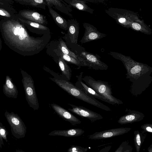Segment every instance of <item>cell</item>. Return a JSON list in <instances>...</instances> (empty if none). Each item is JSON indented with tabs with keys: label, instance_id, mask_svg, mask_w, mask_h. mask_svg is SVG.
<instances>
[{
	"label": "cell",
	"instance_id": "cell-16",
	"mask_svg": "<svg viewBox=\"0 0 152 152\" xmlns=\"http://www.w3.org/2000/svg\"><path fill=\"white\" fill-rule=\"evenodd\" d=\"M2 90L4 94L8 97L16 99L18 97V91L17 87L12 78L8 75L6 77Z\"/></svg>",
	"mask_w": 152,
	"mask_h": 152
},
{
	"label": "cell",
	"instance_id": "cell-12",
	"mask_svg": "<svg viewBox=\"0 0 152 152\" xmlns=\"http://www.w3.org/2000/svg\"><path fill=\"white\" fill-rule=\"evenodd\" d=\"M83 26L85 31L84 35L80 41L81 44L99 39L107 36L106 34L99 31L95 27L90 23H84Z\"/></svg>",
	"mask_w": 152,
	"mask_h": 152
},
{
	"label": "cell",
	"instance_id": "cell-4",
	"mask_svg": "<svg viewBox=\"0 0 152 152\" xmlns=\"http://www.w3.org/2000/svg\"><path fill=\"white\" fill-rule=\"evenodd\" d=\"M105 11L118 24L128 29L133 22L139 18L136 13L126 9L110 7Z\"/></svg>",
	"mask_w": 152,
	"mask_h": 152
},
{
	"label": "cell",
	"instance_id": "cell-13",
	"mask_svg": "<svg viewBox=\"0 0 152 152\" xmlns=\"http://www.w3.org/2000/svg\"><path fill=\"white\" fill-rule=\"evenodd\" d=\"M50 105L59 116L70 123L72 125H76L81 123L80 119L60 106L54 103H51Z\"/></svg>",
	"mask_w": 152,
	"mask_h": 152
},
{
	"label": "cell",
	"instance_id": "cell-11",
	"mask_svg": "<svg viewBox=\"0 0 152 152\" xmlns=\"http://www.w3.org/2000/svg\"><path fill=\"white\" fill-rule=\"evenodd\" d=\"M67 104L71 107V108L68 109L69 111L82 118L89 120L91 122L103 118V117L100 114L83 107L70 103Z\"/></svg>",
	"mask_w": 152,
	"mask_h": 152
},
{
	"label": "cell",
	"instance_id": "cell-3",
	"mask_svg": "<svg viewBox=\"0 0 152 152\" xmlns=\"http://www.w3.org/2000/svg\"><path fill=\"white\" fill-rule=\"evenodd\" d=\"M82 80L88 86L105 98L109 104L114 105L123 103L121 100L113 95L111 86L107 82L100 80H96L89 76L82 77Z\"/></svg>",
	"mask_w": 152,
	"mask_h": 152
},
{
	"label": "cell",
	"instance_id": "cell-19",
	"mask_svg": "<svg viewBox=\"0 0 152 152\" xmlns=\"http://www.w3.org/2000/svg\"><path fill=\"white\" fill-rule=\"evenodd\" d=\"M71 7L76 9L88 12L91 14L94 13V10L88 6L85 0H63Z\"/></svg>",
	"mask_w": 152,
	"mask_h": 152
},
{
	"label": "cell",
	"instance_id": "cell-37",
	"mask_svg": "<svg viewBox=\"0 0 152 152\" xmlns=\"http://www.w3.org/2000/svg\"><path fill=\"white\" fill-rule=\"evenodd\" d=\"M16 152H25L23 151H22L20 150H16Z\"/></svg>",
	"mask_w": 152,
	"mask_h": 152
},
{
	"label": "cell",
	"instance_id": "cell-9",
	"mask_svg": "<svg viewBox=\"0 0 152 152\" xmlns=\"http://www.w3.org/2000/svg\"><path fill=\"white\" fill-rule=\"evenodd\" d=\"M67 33L62 37L65 41L72 45L78 46V37L79 33V24L74 19H68L67 20Z\"/></svg>",
	"mask_w": 152,
	"mask_h": 152
},
{
	"label": "cell",
	"instance_id": "cell-21",
	"mask_svg": "<svg viewBox=\"0 0 152 152\" xmlns=\"http://www.w3.org/2000/svg\"><path fill=\"white\" fill-rule=\"evenodd\" d=\"M53 59L58 64L61 72L62 75L69 81L72 76V71L66 61L60 57H56Z\"/></svg>",
	"mask_w": 152,
	"mask_h": 152
},
{
	"label": "cell",
	"instance_id": "cell-29",
	"mask_svg": "<svg viewBox=\"0 0 152 152\" xmlns=\"http://www.w3.org/2000/svg\"><path fill=\"white\" fill-rule=\"evenodd\" d=\"M141 128L145 132H148L152 134V124H145L141 125Z\"/></svg>",
	"mask_w": 152,
	"mask_h": 152
},
{
	"label": "cell",
	"instance_id": "cell-6",
	"mask_svg": "<svg viewBox=\"0 0 152 152\" xmlns=\"http://www.w3.org/2000/svg\"><path fill=\"white\" fill-rule=\"evenodd\" d=\"M75 54L83 60L85 66L90 69L95 70H107L108 68V65L101 61L99 56L87 51L82 46Z\"/></svg>",
	"mask_w": 152,
	"mask_h": 152
},
{
	"label": "cell",
	"instance_id": "cell-5",
	"mask_svg": "<svg viewBox=\"0 0 152 152\" xmlns=\"http://www.w3.org/2000/svg\"><path fill=\"white\" fill-rule=\"evenodd\" d=\"M21 72L22 78V82L25 91L26 99L30 107L34 110L39 107L37 94L36 92L34 81L31 76L23 70Z\"/></svg>",
	"mask_w": 152,
	"mask_h": 152
},
{
	"label": "cell",
	"instance_id": "cell-36",
	"mask_svg": "<svg viewBox=\"0 0 152 152\" xmlns=\"http://www.w3.org/2000/svg\"><path fill=\"white\" fill-rule=\"evenodd\" d=\"M5 14L1 10H0V15H1L3 16H5Z\"/></svg>",
	"mask_w": 152,
	"mask_h": 152
},
{
	"label": "cell",
	"instance_id": "cell-35",
	"mask_svg": "<svg viewBox=\"0 0 152 152\" xmlns=\"http://www.w3.org/2000/svg\"><path fill=\"white\" fill-rule=\"evenodd\" d=\"M148 152H152V144H151V145L148 147Z\"/></svg>",
	"mask_w": 152,
	"mask_h": 152
},
{
	"label": "cell",
	"instance_id": "cell-31",
	"mask_svg": "<svg viewBox=\"0 0 152 152\" xmlns=\"http://www.w3.org/2000/svg\"><path fill=\"white\" fill-rule=\"evenodd\" d=\"M129 144L128 140L123 142L115 152H123L126 146Z\"/></svg>",
	"mask_w": 152,
	"mask_h": 152
},
{
	"label": "cell",
	"instance_id": "cell-14",
	"mask_svg": "<svg viewBox=\"0 0 152 152\" xmlns=\"http://www.w3.org/2000/svg\"><path fill=\"white\" fill-rule=\"evenodd\" d=\"M83 74V72H81L79 75L76 76L77 79L75 83V86L87 95L95 99H98L102 101L108 103L107 101L105 98L98 94L82 81V77Z\"/></svg>",
	"mask_w": 152,
	"mask_h": 152
},
{
	"label": "cell",
	"instance_id": "cell-22",
	"mask_svg": "<svg viewBox=\"0 0 152 152\" xmlns=\"http://www.w3.org/2000/svg\"><path fill=\"white\" fill-rule=\"evenodd\" d=\"M50 13L51 15L56 24L59 28L65 31H67V20L54 10L49 5H47Z\"/></svg>",
	"mask_w": 152,
	"mask_h": 152
},
{
	"label": "cell",
	"instance_id": "cell-30",
	"mask_svg": "<svg viewBox=\"0 0 152 152\" xmlns=\"http://www.w3.org/2000/svg\"><path fill=\"white\" fill-rule=\"evenodd\" d=\"M0 134L3 140L7 142V134L4 127L1 123L0 124Z\"/></svg>",
	"mask_w": 152,
	"mask_h": 152
},
{
	"label": "cell",
	"instance_id": "cell-10",
	"mask_svg": "<svg viewBox=\"0 0 152 152\" xmlns=\"http://www.w3.org/2000/svg\"><path fill=\"white\" fill-rule=\"evenodd\" d=\"M131 130L128 127H121L96 132L88 136L91 140H100L111 138L126 133Z\"/></svg>",
	"mask_w": 152,
	"mask_h": 152
},
{
	"label": "cell",
	"instance_id": "cell-24",
	"mask_svg": "<svg viewBox=\"0 0 152 152\" xmlns=\"http://www.w3.org/2000/svg\"><path fill=\"white\" fill-rule=\"evenodd\" d=\"M32 32L36 34L43 35L45 34H51L50 29L46 26L31 21L26 22Z\"/></svg>",
	"mask_w": 152,
	"mask_h": 152
},
{
	"label": "cell",
	"instance_id": "cell-26",
	"mask_svg": "<svg viewBox=\"0 0 152 152\" xmlns=\"http://www.w3.org/2000/svg\"><path fill=\"white\" fill-rule=\"evenodd\" d=\"M134 143L136 152H139L141 146L146 137L145 132L143 131L140 132L138 130L134 132Z\"/></svg>",
	"mask_w": 152,
	"mask_h": 152
},
{
	"label": "cell",
	"instance_id": "cell-15",
	"mask_svg": "<svg viewBox=\"0 0 152 152\" xmlns=\"http://www.w3.org/2000/svg\"><path fill=\"white\" fill-rule=\"evenodd\" d=\"M145 115L142 113L134 110H130L127 113L120 118L118 122L121 124H125L139 122L142 120Z\"/></svg>",
	"mask_w": 152,
	"mask_h": 152
},
{
	"label": "cell",
	"instance_id": "cell-34",
	"mask_svg": "<svg viewBox=\"0 0 152 152\" xmlns=\"http://www.w3.org/2000/svg\"><path fill=\"white\" fill-rule=\"evenodd\" d=\"M4 145L3 139L1 136L0 134V147H2V146Z\"/></svg>",
	"mask_w": 152,
	"mask_h": 152
},
{
	"label": "cell",
	"instance_id": "cell-17",
	"mask_svg": "<svg viewBox=\"0 0 152 152\" xmlns=\"http://www.w3.org/2000/svg\"><path fill=\"white\" fill-rule=\"evenodd\" d=\"M47 5L52 7L54 6L58 10L72 18V10L71 7L63 0H45ZM47 6V5H46Z\"/></svg>",
	"mask_w": 152,
	"mask_h": 152
},
{
	"label": "cell",
	"instance_id": "cell-33",
	"mask_svg": "<svg viewBox=\"0 0 152 152\" xmlns=\"http://www.w3.org/2000/svg\"><path fill=\"white\" fill-rule=\"evenodd\" d=\"M123 152H132V148L129 144L125 147Z\"/></svg>",
	"mask_w": 152,
	"mask_h": 152
},
{
	"label": "cell",
	"instance_id": "cell-32",
	"mask_svg": "<svg viewBox=\"0 0 152 152\" xmlns=\"http://www.w3.org/2000/svg\"><path fill=\"white\" fill-rule=\"evenodd\" d=\"M111 148V145L105 146L101 149L99 152H109Z\"/></svg>",
	"mask_w": 152,
	"mask_h": 152
},
{
	"label": "cell",
	"instance_id": "cell-23",
	"mask_svg": "<svg viewBox=\"0 0 152 152\" xmlns=\"http://www.w3.org/2000/svg\"><path fill=\"white\" fill-rule=\"evenodd\" d=\"M53 41L57 47L63 53L69 55L76 59L80 60L84 64L85 66L83 60L74 53L71 51L68 48L65 42L62 38H60L58 40H54Z\"/></svg>",
	"mask_w": 152,
	"mask_h": 152
},
{
	"label": "cell",
	"instance_id": "cell-28",
	"mask_svg": "<svg viewBox=\"0 0 152 152\" xmlns=\"http://www.w3.org/2000/svg\"><path fill=\"white\" fill-rule=\"evenodd\" d=\"M43 69L46 71L48 72L50 74L54 76V77L59 79H66L64 77H63L62 75H60L57 73L53 72V71L50 69L49 68L45 66H44Z\"/></svg>",
	"mask_w": 152,
	"mask_h": 152
},
{
	"label": "cell",
	"instance_id": "cell-20",
	"mask_svg": "<svg viewBox=\"0 0 152 152\" xmlns=\"http://www.w3.org/2000/svg\"><path fill=\"white\" fill-rule=\"evenodd\" d=\"M130 28L147 35H151L152 34V29L145 23L143 20L139 18L131 23Z\"/></svg>",
	"mask_w": 152,
	"mask_h": 152
},
{
	"label": "cell",
	"instance_id": "cell-2",
	"mask_svg": "<svg viewBox=\"0 0 152 152\" xmlns=\"http://www.w3.org/2000/svg\"><path fill=\"white\" fill-rule=\"evenodd\" d=\"M50 79L70 95L102 110L107 111H111L108 107L95 98L87 95L66 79H59L51 77Z\"/></svg>",
	"mask_w": 152,
	"mask_h": 152
},
{
	"label": "cell",
	"instance_id": "cell-7",
	"mask_svg": "<svg viewBox=\"0 0 152 152\" xmlns=\"http://www.w3.org/2000/svg\"><path fill=\"white\" fill-rule=\"evenodd\" d=\"M4 115L10 126L12 135L18 139L24 138L26 132V127L20 117L12 112L9 113L7 110Z\"/></svg>",
	"mask_w": 152,
	"mask_h": 152
},
{
	"label": "cell",
	"instance_id": "cell-1",
	"mask_svg": "<svg viewBox=\"0 0 152 152\" xmlns=\"http://www.w3.org/2000/svg\"><path fill=\"white\" fill-rule=\"evenodd\" d=\"M109 54L124 64L127 72L126 78L131 83L129 91L133 96L141 95L149 86L152 82L151 67L118 52L110 51Z\"/></svg>",
	"mask_w": 152,
	"mask_h": 152
},
{
	"label": "cell",
	"instance_id": "cell-8",
	"mask_svg": "<svg viewBox=\"0 0 152 152\" xmlns=\"http://www.w3.org/2000/svg\"><path fill=\"white\" fill-rule=\"evenodd\" d=\"M46 48V53L53 58L60 57L65 61L77 66L79 68L81 66H85L83 63L80 60L63 53L57 47L53 40L49 42Z\"/></svg>",
	"mask_w": 152,
	"mask_h": 152
},
{
	"label": "cell",
	"instance_id": "cell-18",
	"mask_svg": "<svg viewBox=\"0 0 152 152\" xmlns=\"http://www.w3.org/2000/svg\"><path fill=\"white\" fill-rule=\"evenodd\" d=\"M85 131L80 128H75L64 130H54L50 132L51 136H61L67 137H78L83 134Z\"/></svg>",
	"mask_w": 152,
	"mask_h": 152
},
{
	"label": "cell",
	"instance_id": "cell-27",
	"mask_svg": "<svg viewBox=\"0 0 152 152\" xmlns=\"http://www.w3.org/2000/svg\"><path fill=\"white\" fill-rule=\"evenodd\" d=\"M88 150L87 148L73 145L69 148L67 152H86Z\"/></svg>",
	"mask_w": 152,
	"mask_h": 152
},
{
	"label": "cell",
	"instance_id": "cell-25",
	"mask_svg": "<svg viewBox=\"0 0 152 152\" xmlns=\"http://www.w3.org/2000/svg\"><path fill=\"white\" fill-rule=\"evenodd\" d=\"M26 12V17L31 21L45 26L48 24V21L45 15L35 11H28Z\"/></svg>",
	"mask_w": 152,
	"mask_h": 152
}]
</instances>
